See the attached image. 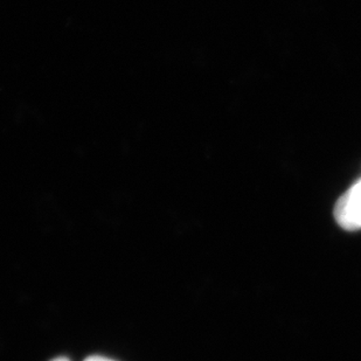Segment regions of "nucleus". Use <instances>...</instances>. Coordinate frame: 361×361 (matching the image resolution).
<instances>
[{"label":"nucleus","instance_id":"1","mask_svg":"<svg viewBox=\"0 0 361 361\" xmlns=\"http://www.w3.org/2000/svg\"><path fill=\"white\" fill-rule=\"evenodd\" d=\"M334 218L338 225L346 231L353 232L361 229V179L338 200Z\"/></svg>","mask_w":361,"mask_h":361},{"label":"nucleus","instance_id":"2","mask_svg":"<svg viewBox=\"0 0 361 361\" xmlns=\"http://www.w3.org/2000/svg\"><path fill=\"white\" fill-rule=\"evenodd\" d=\"M85 361H116L114 359L108 358V357H103V355H90Z\"/></svg>","mask_w":361,"mask_h":361},{"label":"nucleus","instance_id":"3","mask_svg":"<svg viewBox=\"0 0 361 361\" xmlns=\"http://www.w3.org/2000/svg\"><path fill=\"white\" fill-rule=\"evenodd\" d=\"M51 361H69L68 359L65 358V357H59V358L53 359Z\"/></svg>","mask_w":361,"mask_h":361}]
</instances>
